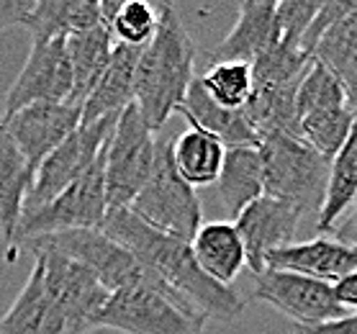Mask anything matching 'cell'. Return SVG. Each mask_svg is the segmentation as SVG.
Wrapping results in <instances>:
<instances>
[{
  "mask_svg": "<svg viewBox=\"0 0 357 334\" xmlns=\"http://www.w3.org/2000/svg\"><path fill=\"white\" fill-rule=\"evenodd\" d=\"M100 231L126 247L137 260H142L155 275L162 278L175 294L183 296L206 319L234 321L244 314L247 301L231 285H221L206 275L198 268L188 242L157 231L137 219L129 208L108 211Z\"/></svg>",
  "mask_w": 357,
  "mask_h": 334,
  "instance_id": "6da1fadb",
  "label": "cell"
},
{
  "mask_svg": "<svg viewBox=\"0 0 357 334\" xmlns=\"http://www.w3.org/2000/svg\"><path fill=\"white\" fill-rule=\"evenodd\" d=\"M195 57L198 50L180 21V13L175 6L165 3L157 33L142 47L134 73V106L155 134L183 106L195 77Z\"/></svg>",
  "mask_w": 357,
  "mask_h": 334,
  "instance_id": "7a4b0ae2",
  "label": "cell"
},
{
  "mask_svg": "<svg viewBox=\"0 0 357 334\" xmlns=\"http://www.w3.org/2000/svg\"><path fill=\"white\" fill-rule=\"evenodd\" d=\"M21 252H52L62 255V257L73 262H80L82 268H88L100 280V285L111 294L121 291V288H144V291L167 296L172 301L193 309L183 296L175 294L170 285L165 283L162 278L155 275L144 262L137 260L126 247L119 245L108 234H103L100 229H75V231L29 239V242L21 245L18 255Z\"/></svg>",
  "mask_w": 357,
  "mask_h": 334,
  "instance_id": "3957f363",
  "label": "cell"
},
{
  "mask_svg": "<svg viewBox=\"0 0 357 334\" xmlns=\"http://www.w3.org/2000/svg\"><path fill=\"white\" fill-rule=\"evenodd\" d=\"M257 152L262 162L265 196L293 206L301 216L303 213L319 216L326 196L329 160H324L303 139L285 134L262 137Z\"/></svg>",
  "mask_w": 357,
  "mask_h": 334,
  "instance_id": "277c9868",
  "label": "cell"
},
{
  "mask_svg": "<svg viewBox=\"0 0 357 334\" xmlns=\"http://www.w3.org/2000/svg\"><path fill=\"white\" fill-rule=\"evenodd\" d=\"M106 213V180H103V152H100L80 180H75L73 185L65 188L59 196H54L44 206L21 213L6 257L8 262H16L18 250L29 239L75 231V229H100Z\"/></svg>",
  "mask_w": 357,
  "mask_h": 334,
  "instance_id": "5b68a950",
  "label": "cell"
},
{
  "mask_svg": "<svg viewBox=\"0 0 357 334\" xmlns=\"http://www.w3.org/2000/svg\"><path fill=\"white\" fill-rule=\"evenodd\" d=\"M129 211L152 229L175 239L190 242L203 224L201 198L185 180L175 172L170 155V139H157L155 165L146 185L131 201Z\"/></svg>",
  "mask_w": 357,
  "mask_h": 334,
  "instance_id": "8992f818",
  "label": "cell"
},
{
  "mask_svg": "<svg viewBox=\"0 0 357 334\" xmlns=\"http://www.w3.org/2000/svg\"><path fill=\"white\" fill-rule=\"evenodd\" d=\"M157 134L144 123L131 103L116 119L114 131L103 149V180H106L108 211L129 208L139 190L146 185L155 165Z\"/></svg>",
  "mask_w": 357,
  "mask_h": 334,
  "instance_id": "52a82bcc",
  "label": "cell"
},
{
  "mask_svg": "<svg viewBox=\"0 0 357 334\" xmlns=\"http://www.w3.org/2000/svg\"><path fill=\"white\" fill-rule=\"evenodd\" d=\"M208 319L167 296L144 288H121L108 294L98 314V329L121 334H203Z\"/></svg>",
  "mask_w": 357,
  "mask_h": 334,
  "instance_id": "ba28073f",
  "label": "cell"
},
{
  "mask_svg": "<svg viewBox=\"0 0 357 334\" xmlns=\"http://www.w3.org/2000/svg\"><path fill=\"white\" fill-rule=\"evenodd\" d=\"M33 268L39 270L44 288L59 306L65 317L67 334H90L98 329V314L106 306L108 294L100 280L80 262H73L62 255L36 252Z\"/></svg>",
  "mask_w": 357,
  "mask_h": 334,
  "instance_id": "9c48e42d",
  "label": "cell"
},
{
  "mask_svg": "<svg viewBox=\"0 0 357 334\" xmlns=\"http://www.w3.org/2000/svg\"><path fill=\"white\" fill-rule=\"evenodd\" d=\"M119 116H108L100 121L80 123L70 137L59 144L52 155L39 165L33 172L31 188L26 193L24 211H31L36 206H44L54 196H59L65 188H70L75 180H80L103 152L108 137L114 131V123ZM21 211V213H24Z\"/></svg>",
  "mask_w": 357,
  "mask_h": 334,
  "instance_id": "30bf717a",
  "label": "cell"
},
{
  "mask_svg": "<svg viewBox=\"0 0 357 334\" xmlns=\"http://www.w3.org/2000/svg\"><path fill=\"white\" fill-rule=\"evenodd\" d=\"M255 298L275 306L283 317L291 319L293 326H311L344 317L332 285L285 270L265 268L260 275H255Z\"/></svg>",
  "mask_w": 357,
  "mask_h": 334,
  "instance_id": "8fae6325",
  "label": "cell"
},
{
  "mask_svg": "<svg viewBox=\"0 0 357 334\" xmlns=\"http://www.w3.org/2000/svg\"><path fill=\"white\" fill-rule=\"evenodd\" d=\"M73 93V70L67 59L65 39L36 41L21 73L10 85L3 106V119L31 103H67Z\"/></svg>",
  "mask_w": 357,
  "mask_h": 334,
  "instance_id": "7c38bea8",
  "label": "cell"
},
{
  "mask_svg": "<svg viewBox=\"0 0 357 334\" xmlns=\"http://www.w3.org/2000/svg\"><path fill=\"white\" fill-rule=\"evenodd\" d=\"M31 175L80 126V108L70 103H31L0 119Z\"/></svg>",
  "mask_w": 357,
  "mask_h": 334,
  "instance_id": "4fadbf2b",
  "label": "cell"
},
{
  "mask_svg": "<svg viewBox=\"0 0 357 334\" xmlns=\"http://www.w3.org/2000/svg\"><path fill=\"white\" fill-rule=\"evenodd\" d=\"M301 213L293 206L278 201V198L260 196L252 201L239 216L234 219V227L242 236L247 268L260 275L265 270V257L273 250L293 245L296 229H298Z\"/></svg>",
  "mask_w": 357,
  "mask_h": 334,
  "instance_id": "5bb4252c",
  "label": "cell"
},
{
  "mask_svg": "<svg viewBox=\"0 0 357 334\" xmlns=\"http://www.w3.org/2000/svg\"><path fill=\"white\" fill-rule=\"evenodd\" d=\"M265 268L285 270V273L334 285L340 278L357 270V250L334 236L319 234L309 242H293L288 247L273 250L265 257Z\"/></svg>",
  "mask_w": 357,
  "mask_h": 334,
  "instance_id": "9a60e30c",
  "label": "cell"
},
{
  "mask_svg": "<svg viewBox=\"0 0 357 334\" xmlns=\"http://www.w3.org/2000/svg\"><path fill=\"white\" fill-rule=\"evenodd\" d=\"M275 44V3L273 0H244L239 6L234 29L208 52V65H213V62L252 65L255 59L262 57Z\"/></svg>",
  "mask_w": 357,
  "mask_h": 334,
  "instance_id": "2e32d148",
  "label": "cell"
},
{
  "mask_svg": "<svg viewBox=\"0 0 357 334\" xmlns=\"http://www.w3.org/2000/svg\"><path fill=\"white\" fill-rule=\"evenodd\" d=\"M139 52L134 47L114 44L108 65L96 82L93 93L82 103L80 123H93L108 116H121L126 106L134 103V73H137Z\"/></svg>",
  "mask_w": 357,
  "mask_h": 334,
  "instance_id": "e0dca14e",
  "label": "cell"
},
{
  "mask_svg": "<svg viewBox=\"0 0 357 334\" xmlns=\"http://www.w3.org/2000/svg\"><path fill=\"white\" fill-rule=\"evenodd\" d=\"M198 268L221 285H231L247 265L242 236L234 221H208L201 224L188 242Z\"/></svg>",
  "mask_w": 357,
  "mask_h": 334,
  "instance_id": "ac0fdd59",
  "label": "cell"
},
{
  "mask_svg": "<svg viewBox=\"0 0 357 334\" xmlns=\"http://www.w3.org/2000/svg\"><path fill=\"white\" fill-rule=\"evenodd\" d=\"M178 114L185 116V121L190 126L208 131L211 137H216L227 149L231 147H257V134L250 126L244 111H227L213 103L206 90L201 88L198 77H193L190 88L185 93L183 106L178 108Z\"/></svg>",
  "mask_w": 357,
  "mask_h": 334,
  "instance_id": "d6986e66",
  "label": "cell"
},
{
  "mask_svg": "<svg viewBox=\"0 0 357 334\" xmlns=\"http://www.w3.org/2000/svg\"><path fill=\"white\" fill-rule=\"evenodd\" d=\"M0 334H67L65 317L44 288L36 268H31L18 298L0 317Z\"/></svg>",
  "mask_w": 357,
  "mask_h": 334,
  "instance_id": "ffe728a7",
  "label": "cell"
},
{
  "mask_svg": "<svg viewBox=\"0 0 357 334\" xmlns=\"http://www.w3.org/2000/svg\"><path fill=\"white\" fill-rule=\"evenodd\" d=\"M21 26L31 33V44L67 39L100 26V6L98 0H39L26 13Z\"/></svg>",
  "mask_w": 357,
  "mask_h": 334,
  "instance_id": "44dd1931",
  "label": "cell"
},
{
  "mask_svg": "<svg viewBox=\"0 0 357 334\" xmlns=\"http://www.w3.org/2000/svg\"><path fill=\"white\" fill-rule=\"evenodd\" d=\"M67 59H70V70H73V93L67 103L82 111V103L88 100L93 93L96 82L106 70L111 50H114V39L103 24L96 29H88L82 33H73L65 39Z\"/></svg>",
  "mask_w": 357,
  "mask_h": 334,
  "instance_id": "7402d4cb",
  "label": "cell"
},
{
  "mask_svg": "<svg viewBox=\"0 0 357 334\" xmlns=\"http://www.w3.org/2000/svg\"><path fill=\"white\" fill-rule=\"evenodd\" d=\"M170 155L180 178L190 188H203L216 185L227 147L208 131L198 129V126H188L180 137L170 142Z\"/></svg>",
  "mask_w": 357,
  "mask_h": 334,
  "instance_id": "603a6c76",
  "label": "cell"
},
{
  "mask_svg": "<svg viewBox=\"0 0 357 334\" xmlns=\"http://www.w3.org/2000/svg\"><path fill=\"white\" fill-rule=\"evenodd\" d=\"M219 198L227 213L231 219H236L239 213L265 196V185H262V162L257 147H231L224 155V165H221L219 180Z\"/></svg>",
  "mask_w": 357,
  "mask_h": 334,
  "instance_id": "cb8c5ba5",
  "label": "cell"
},
{
  "mask_svg": "<svg viewBox=\"0 0 357 334\" xmlns=\"http://www.w3.org/2000/svg\"><path fill=\"white\" fill-rule=\"evenodd\" d=\"M342 82L347 103L357 116V3L319 39L311 54Z\"/></svg>",
  "mask_w": 357,
  "mask_h": 334,
  "instance_id": "d4e9b609",
  "label": "cell"
},
{
  "mask_svg": "<svg viewBox=\"0 0 357 334\" xmlns=\"http://www.w3.org/2000/svg\"><path fill=\"white\" fill-rule=\"evenodd\" d=\"M357 198V116L349 129V137L340 152L329 160V178H326V196L321 211L317 216V227L321 234H332L337 221L347 213V208Z\"/></svg>",
  "mask_w": 357,
  "mask_h": 334,
  "instance_id": "484cf974",
  "label": "cell"
},
{
  "mask_svg": "<svg viewBox=\"0 0 357 334\" xmlns=\"http://www.w3.org/2000/svg\"><path fill=\"white\" fill-rule=\"evenodd\" d=\"M31 180V170L26 167L13 139L0 123V234H3L6 250L13 242V231H16V224L24 211Z\"/></svg>",
  "mask_w": 357,
  "mask_h": 334,
  "instance_id": "4316f807",
  "label": "cell"
},
{
  "mask_svg": "<svg viewBox=\"0 0 357 334\" xmlns=\"http://www.w3.org/2000/svg\"><path fill=\"white\" fill-rule=\"evenodd\" d=\"M352 123H355V114L347 103L317 106L298 116V134L324 160H332L344 144V139L349 137Z\"/></svg>",
  "mask_w": 357,
  "mask_h": 334,
  "instance_id": "83f0119b",
  "label": "cell"
},
{
  "mask_svg": "<svg viewBox=\"0 0 357 334\" xmlns=\"http://www.w3.org/2000/svg\"><path fill=\"white\" fill-rule=\"evenodd\" d=\"M198 82L219 108L242 111L252 93V67L244 62H213Z\"/></svg>",
  "mask_w": 357,
  "mask_h": 334,
  "instance_id": "f1b7e54d",
  "label": "cell"
},
{
  "mask_svg": "<svg viewBox=\"0 0 357 334\" xmlns=\"http://www.w3.org/2000/svg\"><path fill=\"white\" fill-rule=\"evenodd\" d=\"M160 26V8L146 0H123L119 3L114 18L108 21V33L114 44L142 50L146 47Z\"/></svg>",
  "mask_w": 357,
  "mask_h": 334,
  "instance_id": "f546056e",
  "label": "cell"
},
{
  "mask_svg": "<svg viewBox=\"0 0 357 334\" xmlns=\"http://www.w3.org/2000/svg\"><path fill=\"white\" fill-rule=\"evenodd\" d=\"M319 8H321V3H311V0H283V3H275L278 41L301 50V39H303V33L309 31Z\"/></svg>",
  "mask_w": 357,
  "mask_h": 334,
  "instance_id": "4dcf8cb0",
  "label": "cell"
},
{
  "mask_svg": "<svg viewBox=\"0 0 357 334\" xmlns=\"http://www.w3.org/2000/svg\"><path fill=\"white\" fill-rule=\"evenodd\" d=\"M293 334H357V314H344L340 319L311 326H293Z\"/></svg>",
  "mask_w": 357,
  "mask_h": 334,
  "instance_id": "1f68e13d",
  "label": "cell"
},
{
  "mask_svg": "<svg viewBox=\"0 0 357 334\" xmlns=\"http://www.w3.org/2000/svg\"><path fill=\"white\" fill-rule=\"evenodd\" d=\"M31 6V0H0V31L24 24Z\"/></svg>",
  "mask_w": 357,
  "mask_h": 334,
  "instance_id": "d6a6232c",
  "label": "cell"
},
{
  "mask_svg": "<svg viewBox=\"0 0 357 334\" xmlns=\"http://www.w3.org/2000/svg\"><path fill=\"white\" fill-rule=\"evenodd\" d=\"M332 234H334V239H340V242L349 245L352 250H357V198H355V204L347 208V213L337 221V227L332 229Z\"/></svg>",
  "mask_w": 357,
  "mask_h": 334,
  "instance_id": "836d02e7",
  "label": "cell"
},
{
  "mask_svg": "<svg viewBox=\"0 0 357 334\" xmlns=\"http://www.w3.org/2000/svg\"><path fill=\"white\" fill-rule=\"evenodd\" d=\"M332 291L342 309H355V314H357V270H352L349 275L340 278V280L332 285Z\"/></svg>",
  "mask_w": 357,
  "mask_h": 334,
  "instance_id": "e575fe53",
  "label": "cell"
}]
</instances>
